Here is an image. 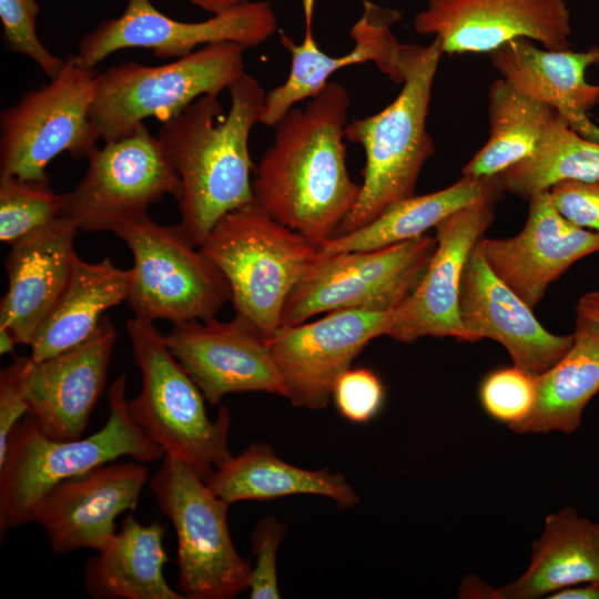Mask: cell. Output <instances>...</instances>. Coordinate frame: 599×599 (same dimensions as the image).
<instances>
[{
	"instance_id": "6da1fadb",
	"label": "cell",
	"mask_w": 599,
	"mask_h": 599,
	"mask_svg": "<svg viewBox=\"0 0 599 599\" xmlns=\"http://www.w3.org/2000/svg\"><path fill=\"white\" fill-rule=\"evenodd\" d=\"M349 95L329 81L274 126L252 182L254 202L274 220L322 245L355 206L361 184L346 165Z\"/></svg>"
},
{
	"instance_id": "7a4b0ae2",
	"label": "cell",
	"mask_w": 599,
	"mask_h": 599,
	"mask_svg": "<svg viewBox=\"0 0 599 599\" xmlns=\"http://www.w3.org/2000/svg\"><path fill=\"white\" fill-rule=\"evenodd\" d=\"M229 92L227 114L219 95L206 94L164 121L158 136L180 179V224L199 247L222 216L254 202L248 140L266 92L246 72Z\"/></svg>"
},
{
	"instance_id": "3957f363",
	"label": "cell",
	"mask_w": 599,
	"mask_h": 599,
	"mask_svg": "<svg viewBox=\"0 0 599 599\" xmlns=\"http://www.w3.org/2000/svg\"><path fill=\"white\" fill-rule=\"evenodd\" d=\"M443 54L437 38L428 45L403 44V82L395 100L382 111L346 124L345 138L362 145L365 165L357 202L333 237L365 226L415 195L420 171L435 151L426 123Z\"/></svg>"
},
{
	"instance_id": "277c9868",
	"label": "cell",
	"mask_w": 599,
	"mask_h": 599,
	"mask_svg": "<svg viewBox=\"0 0 599 599\" xmlns=\"http://www.w3.org/2000/svg\"><path fill=\"white\" fill-rule=\"evenodd\" d=\"M122 374L108 392L109 416L97 433L72 440L47 436L31 415L12 429L0 460V532L30 524L39 500L57 484L122 457L148 464L163 449L132 419Z\"/></svg>"
},
{
	"instance_id": "5b68a950",
	"label": "cell",
	"mask_w": 599,
	"mask_h": 599,
	"mask_svg": "<svg viewBox=\"0 0 599 599\" xmlns=\"http://www.w3.org/2000/svg\"><path fill=\"white\" fill-rule=\"evenodd\" d=\"M142 387L128 400V410L144 435L164 455L175 456L204 480L233 456L229 448L231 414L221 407L211 419L201 389L172 355L153 321L134 317L126 322Z\"/></svg>"
},
{
	"instance_id": "8992f818",
	"label": "cell",
	"mask_w": 599,
	"mask_h": 599,
	"mask_svg": "<svg viewBox=\"0 0 599 599\" xmlns=\"http://www.w3.org/2000/svg\"><path fill=\"white\" fill-rule=\"evenodd\" d=\"M200 248L227 280L235 314L268 337L280 328L288 295L319 253V245L255 202L222 216Z\"/></svg>"
},
{
	"instance_id": "52a82bcc",
	"label": "cell",
	"mask_w": 599,
	"mask_h": 599,
	"mask_svg": "<svg viewBox=\"0 0 599 599\" xmlns=\"http://www.w3.org/2000/svg\"><path fill=\"white\" fill-rule=\"evenodd\" d=\"M244 50L221 41L162 65L109 68L95 77L89 112L99 139H121L150 116L164 122L200 97L220 95L245 72Z\"/></svg>"
},
{
	"instance_id": "ba28073f",
	"label": "cell",
	"mask_w": 599,
	"mask_h": 599,
	"mask_svg": "<svg viewBox=\"0 0 599 599\" xmlns=\"http://www.w3.org/2000/svg\"><path fill=\"white\" fill-rule=\"evenodd\" d=\"M149 488L177 541L176 589L185 599H232L250 588L252 566L231 538L230 504L191 466L164 455Z\"/></svg>"
},
{
	"instance_id": "9c48e42d",
	"label": "cell",
	"mask_w": 599,
	"mask_h": 599,
	"mask_svg": "<svg viewBox=\"0 0 599 599\" xmlns=\"http://www.w3.org/2000/svg\"><path fill=\"white\" fill-rule=\"evenodd\" d=\"M134 258L128 303L136 317L173 324L215 317L231 288L181 224L161 225L146 213L113 231Z\"/></svg>"
},
{
	"instance_id": "30bf717a",
	"label": "cell",
	"mask_w": 599,
	"mask_h": 599,
	"mask_svg": "<svg viewBox=\"0 0 599 599\" xmlns=\"http://www.w3.org/2000/svg\"><path fill=\"white\" fill-rule=\"evenodd\" d=\"M436 246L435 236L423 234L377 250L318 253L288 295L281 326L337 309H395L423 278Z\"/></svg>"
},
{
	"instance_id": "8fae6325",
	"label": "cell",
	"mask_w": 599,
	"mask_h": 599,
	"mask_svg": "<svg viewBox=\"0 0 599 599\" xmlns=\"http://www.w3.org/2000/svg\"><path fill=\"white\" fill-rule=\"evenodd\" d=\"M95 77L70 55L59 75L1 112L0 176L49 181L45 167L62 152L88 158L100 140L89 118Z\"/></svg>"
},
{
	"instance_id": "7c38bea8",
	"label": "cell",
	"mask_w": 599,
	"mask_h": 599,
	"mask_svg": "<svg viewBox=\"0 0 599 599\" xmlns=\"http://www.w3.org/2000/svg\"><path fill=\"white\" fill-rule=\"evenodd\" d=\"M88 155V170L63 194L61 216L87 232L114 231L170 194L180 196V179L161 141L140 123L128 135L104 142Z\"/></svg>"
},
{
	"instance_id": "4fadbf2b",
	"label": "cell",
	"mask_w": 599,
	"mask_h": 599,
	"mask_svg": "<svg viewBox=\"0 0 599 599\" xmlns=\"http://www.w3.org/2000/svg\"><path fill=\"white\" fill-rule=\"evenodd\" d=\"M276 29V14L266 1H247L204 21L185 22L169 18L151 0H126L120 17L100 22L82 37L75 58L93 69L123 49H148L160 59L174 60L221 41L246 50L265 42Z\"/></svg>"
},
{
	"instance_id": "5bb4252c",
	"label": "cell",
	"mask_w": 599,
	"mask_h": 599,
	"mask_svg": "<svg viewBox=\"0 0 599 599\" xmlns=\"http://www.w3.org/2000/svg\"><path fill=\"white\" fill-rule=\"evenodd\" d=\"M389 313L337 309L314 322L281 326L270 346L285 397L300 408H325L337 379L372 339L382 336Z\"/></svg>"
},
{
	"instance_id": "9a60e30c",
	"label": "cell",
	"mask_w": 599,
	"mask_h": 599,
	"mask_svg": "<svg viewBox=\"0 0 599 599\" xmlns=\"http://www.w3.org/2000/svg\"><path fill=\"white\" fill-rule=\"evenodd\" d=\"M164 337L172 355L212 405L232 393L286 396L270 337L240 315L229 322L212 317L177 323Z\"/></svg>"
},
{
	"instance_id": "2e32d148",
	"label": "cell",
	"mask_w": 599,
	"mask_h": 599,
	"mask_svg": "<svg viewBox=\"0 0 599 599\" xmlns=\"http://www.w3.org/2000/svg\"><path fill=\"white\" fill-rule=\"evenodd\" d=\"M414 29L437 38L447 54H490L516 39L566 50L571 33L565 0H428Z\"/></svg>"
},
{
	"instance_id": "e0dca14e",
	"label": "cell",
	"mask_w": 599,
	"mask_h": 599,
	"mask_svg": "<svg viewBox=\"0 0 599 599\" xmlns=\"http://www.w3.org/2000/svg\"><path fill=\"white\" fill-rule=\"evenodd\" d=\"M144 463L114 460L53 486L32 510L30 522L44 530L55 554L105 548L115 536V518L133 510L149 484Z\"/></svg>"
},
{
	"instance_id": "ac0fdd59",
	"label": "cell",
	"mask_w": 599,
	"mask_h": 599,
	"mask_svg": "<svg viewBox=\"0 0 599 599\" xmlns=\"http://www.w3.org/2000/svg\"><path fill=\"white\" fill-rule=\"evenodd\" d=\"M494 205L479 203L463 207L435 226L437 246L423 278L390 311L382 336L403 343L425 336L470 342L458 312L460 281L471 251L494 221Z\"/></svg>"
},
{
	"instance_id": "d6986e66",
	"label": "cell",
	"mask_w": 599,
	"mask_h": 599,
	"mask_svg": "<svg viewBox=\"0 0 599 599\" xmlns=\"http://www.w3.org/2000/svg\"><path fill=\"white\" fill-rule=\"evenodd\" d=\"M458 312L470 342L490 338L506 348L515 366L541 375L571 347L573 335L549 333L528 306L489 267L479 242L460 281Z\"/></svg>"
},
{
	"instance_id": "ffe728a7",
	"label": "cell",
	"mask_w": 599,
	"mask_h": 599,
	"mask_svg": "<svg viewBox=\"0 0 599 599\" xmlns=\"http://www.w3.org/2000/svg\"><path fill=\"white\" fill-rule=\"evenodd\" d=\"M116 337L112 322L103 316L81 344L41 362L30 357L24 375L28 414L47 436L82 437L103 393Z\"/></svg>"
},
{
	"instance_id": "44dd1931",
	"label": "cell",
	"mask_w": 599,
	"mask_h": 599,
	"mask_svg": "<svg viewBox=\"0 0 599 599\" xmlns=\"http://www.w3.org/2000/svg\"><path fill=\"white\" fill-rule=\"evenodd\" d=\"M479 246L491 271L534 309L575 262L599 252V233L567 221L545 191L529 200L527 222L517 235L481 237Z\"/></svg>"
},
{
	"instance_id": "7402d4cb",
	"label": "cell",
	"mask_w": 599,
	"mask_h": 599,
	"mask_svg": "<svg viewBox=\"0 0 599 599\" xmlns=\"http://www.w3.org/2000/svg\"><path fill=\"white\" fill-rule=\"evenodd\" d=\"M400 19L398 10L363 0L362 16L351 29L354 47L337 57L325 53L318 47L312 24H306L305 35L300 43L282 33V43L291 54V68L286 80L266 93L260 123L274 128L296 103L316 95L335 72L349 65L370 61L394 82L402 84L403 44L392 31Z\"/></svg>"
},
{
	"instance_id": "603a6c76",
	"label": "cell",
	"mask_w": 599,
	"mask_h": 599,
	"mask_svg": "<svg viewBox=\"0 0 599 599\" xmlns=\"http://www.w3.org/2000/svg\"><path fill=\"white\" fill-rule=\"evenodd\" d=\"M79 227L59 216L12 244L4 267L8 291L0 303V326L30 346L34 333L62 292L78 256Z\"/></svg>"
},
{
	"instance_id": "cb8c5ba5",
	"label": "cell",
	"mask_w": 599,
	"mask_h": 599,
	"mask_svg": "<svg viewBox=\"0 0 599 599\" xmlns=\"http://www.w3.org/2000/svg\"><path fill=\"white\" fill-rule=\"evenodd\" d=\"M494 68L524 94L550 105L580 135L599 142V125L588 112L599 103V84L586 71L599 64V47L586 51L548 50L516 39L490 53Z\"/></svg>"
},
{
	"instance_id": "d4e9b609",
	"label": "cell",
	"mask_w": 599,
	"mask_h": 599,
	"mask_svg": "<svg viewBox=\"0 0 599 599\" xmlns=\"http://www.w3.org/2000/svg\"><path fill=\"white\" fill-rule=\"evenodd\" d=\"M165 527L124 517L109 545L83 567V587L93 599H185L164 577L169 560L163 546Z\"/></svg>"
},
{
	"instance_id": "484cf974",
	"label": "cell",
	"mask_w": 599,
	"mask_h": 599,
	"mask_svg": "<svg viewBox=\"0 0 599 599\" xmlns=\"http://www.w3.org/2000/svg\"><path fill=\"white\" fill-rule=\"evenodd\" d=\"M590 581H599V522L566 507L546 517L526 571L491 598L535 599Z\"/></svg>"
},
{
	"instance_id": "4316f807",
	"label": "cell",
	"mask_w": 599,
	"mask_h": 599,
	"mask_svg": "<svg viewBox=\"0 0 599 599\" xmlns=\"http://www.w3.org/2000/svg\"><path fill=\"white\" fill-rule=\"evenodd\" d=\"M132 271L110 258L89 263L75 257L71 274L54 304L38 326L30 357L41 362L89 338L103 313L128 300Z\"/></svg>"
},
{
	"instance_id": "83f0119b",
	"label": "cell",
	"mask_w": 599,
	"mask_h": 599,
	"mask_svg": "<svg viewBox=\"0 0 599 599\" xmlns=\"http://www.w3.org/2000/svg\"><path fill=\"white\" fill-rule=\"evenodd\" d=\"M206 483L230 505L293 495L327 497L341 509L352 508L361 501L343 474L294 466L278 458L273 448L263 443L251 444L237 456H232Z\"/></svg>"
},
{
	"instance_id": "f1b7e54d",
	"label": "cell",
	"mask_w": 599,
	"mask_h": 599,
	"mask_svg": "<svg viewBox=\"0 0 599 599\" xmlns=\"http://www.w3.org/2000/svg\"><path fill=\"white\" fill-rule=\"evenodd\" d=\"M502 192L497 175H463L445 189L397 202L365 226L328 240L319 246V253L370 251L405 242L425 234L463 207L496 204Z\"/></svg>"
},
{
	"instance_id": "f546056e",
	"label": "cell",
	"mask_w": 599,
	"mask_h": 599,
	"mask_svg": "<svg viewBox=\"0 0 599 599\" xmlns=\"http://www.w3.org/2000/svg\"><path fill=\"white\" fill-rule=\"evenodd\" d=\"M572 335L568 352L537 376L534 409L514 432L569 434L579 428L583 409L599 393V324L577 314Z\"/></svg>"
},
{
	"instance_id": "4dcf8cb0",
	"label": "cell",
	"mask_w": 599,
	"mask_h": 599,
	"mask_svg": "<svg viewBox=\"0 0 599 599\" xmlns=\"http://www.w3.org/2000/svg\"><path fill=\"white\" fill-rule=\"evenodd\" d=\"M557 111L505 79L488 91L489 139L464 166L465 176H496L528 156Z\"/></svg>"
},
{
	"instance_id": "1f68e13d",
	"label": "cell",
	"mask_w": 599,
	"mask_h": 599,
	"mask_svg": "<svg viewBox=\"0 0 599 599\" xmlns=\"http://www.w3.org/2000/svg\"><path fill=\"white\" fill-rule=\"evenodd\" d=\"M497 176L504 191L528 201L564 181L598 180L599 142L580 135L556 112L536 149Z\"/></svg>"
},
{
	"instance_id": "d6a6232c",
	"label": "cell",
	"mask_w": 599,
	"mask_h": 599,
	"mask_svg": "<svg viewBox=\"0 0 599 599\" xmlns=\"http://www.w3.org/2000/svg\"><path fill=\"white\" fill-rule=\"evenodd\" d=\"M62 205L49 181L0 176V240L14 244L59 217Z\"/></svg>"
},
{
	"instance_id": "836d02e7",
	"label": "cell",
	"mask_w": 599,
	"mask_h": 599,
	"mask_svg": "<svg viewBox=\"0 0 599 599\" xmlns=\"http://www.w3.org/2000/svg\"><path fill=\"white\" fill-rule=\"evenodd\" d=\"M537 376L515 365L487 375L479 389L486 413L511 429L520 425L534 409Z\"/></svg>"
},
{
	"instance_id": "e575fe53",
	"label": "cell",
	"mask_w": 599,
	"mask_h": 599,
	"mask_svg": "<svg viewBox=\"0 0 599 599\" xmlns=\"http://www.w3.org/2000/svg\"><path fill=\"white\" fill-rule=\"evenodd\" d=\"M37 0H0L2 39L7 49L31 59L49 79L62 71L65 60L51 53L37 35Z\"/></svg>"
},
{
	"instance_id": "d590c367",
	"label": "cell",
	"mask_w": 599,
	"mask_h": 599,
	"mask_svg": "<svg viewBox=\"0 0 599 599\" xmlns=\"http://www.w3.org/2000/svg\"><path fill=\"white\" fill-rule=\"evenodd\" d=\"M332 399L345 419L364 424L375 418L383 408L385 387L372 369L349 368L337 379Z\"/></svg>"
},
{
	"instance_id": "8d00e7d4",
	"label": "cell",
	"mask_w": 599,
	"mask_h": 599,
	"mask_svg": "<svg viewBox=\"0 0 599 599\" xmlns=\"http://www.w3.org/2000/svg\"><path fill=\"white\" fill-rule=\"evenodd\" d=\"M285 536V526L274 517H265L254 529L251 540L255 556L250 582L251 599H277L281 597L276 558Z\"/></svg>"
},
{
	"instance_id": "74e56055",
	"label": "cell",
	"mask_w": 599,
	"mask_h": 599,
	"mask_svg": "<svg viewBox=\"0 0 599 599\" xmlns=\"http://www.w3.org/2000/svg\"><path fill=\"white\" fill-rule=\"evenodd\" d=\"M549 193L555 209L567 221L599 233V179L564 181Z\"/></svg>"
},
{
	"instance_id": "f35d334b",
	"label": "cell",
	"mask_w": 599,
	"mask_h": 599,
	"mask_svg": "<svg viewBox=\"0 0 599 599\" xmlns=\"http://www.w3.org/2000/svg\"><path fill=\"white\" fill-rule=\"evenodd\" d=\"M30 356H17L0 372V460L14 426L29 413L24 375Z\"/></svg>"
},
{
	"instance_id": "ab89813d",
	"label": "cell",
	"mask_w": 599,
	"mask_h": 599,
	"mask_svg": "<svg viewBox=\"0 0 599 599\" xmlns=\"http://www.w3.org/2000/svg\"><path fill=\"white\" fill-rule=\"evenodd\" d=\"M548 599H599V581L583 582L552 592Z\"/></svg>"
},
{
	"instance_id": "60d3db41",
	"label": "cell",
	"mask_w": 599,
	"mask_h": 599,
	"mask_svg": "<svg viewBox=\"0 0 599 599\" xmlns=\"http://www.w3.org/2000/svg\"><path fill=\"white\" fill-rule=\"evenodd\" d=\"M576 312L599 324V291L582 295L576 306Z\"/></svg>"
},
{
	"instance_id": "b9f144b4",
	"label": "cell",
	"mask_w": 599,
	"mask_h": 599,
	"mask_svg": "<svg viewBox=\"0 0 599 599\" xmlns=\"http://www.w3.org/2000/svg\"><path fill=\"white\" fill-rule=\"evenodd\" d=\"M192 4L212 13L217 14L251 0H189Z\"/></svg>"
},
{
	"instance_id": "7bdbcfd3",
	"label": "cell",
	"mask_w": 599,
	"mask_h": 599,
	"mask_svg": "<svg viewBox=\"0 0 599 599\" xmlns=\"http://www.w3.org/2000/svg\"><path fill=\"white\" fill-rule=\"evenodd\" d=\"M19 343L13 333L8 327L0 326V354L13 355L16 353V346Z\"/></svg>"
}]
</instances>
